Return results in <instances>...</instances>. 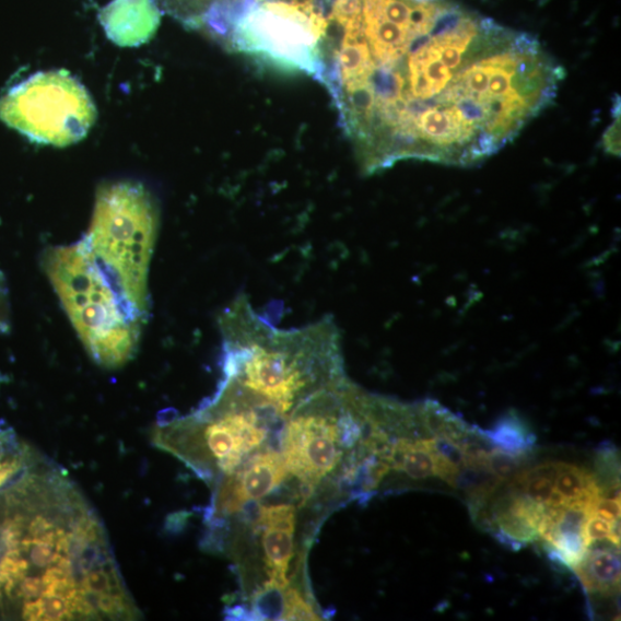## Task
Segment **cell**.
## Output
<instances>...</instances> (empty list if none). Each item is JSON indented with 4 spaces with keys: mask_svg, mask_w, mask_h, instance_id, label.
<instances>
[{
    "mask_svg": "<svg viewBox=\"0 0 621 621\" xmlns=\"http://www.w3.org/2000/svg\"><path fill=\"white\" fill-rule=\"evenodd\" d=\"M254 609L259 619L283 620L284 587L271 582L255 597Z\"/></svg>",
    "mask_w": 621,
    "mask_h": 621,
    "instance_id": "2e32d148",
    "label": "cell"
},
{
    "mask_svg": "<svg viewBox=\"0 0 621 621\" xmlns=\"http://www.w3.org/2000/svg\"><path fill=\"white\" fill-rule=\"evenodd\" d=\"M294 531L265 527L262 536V547L266 554V562L271 570V582L281 587L288 585L286 572L294 554Z\"/></svg>",
    "mask_w": 621,
    "mask_h": 621,
    "instance_id": "9a60e30c",
    "label": "cell"
},
{
    "mask_svg": "<svg viewBox=\"0 0 621 621\" xmlns=\"http://www.w3.org/2000/svg\"><path fill=\"white\" fill-rule=\"evenodd\" d=\"M96 118L91 95L66 71L37 73L0 98V121L39 144L78 143Z\"/></svg>",
    "mask_w": 621,
    "mask_h": 621,
    "instance_id": "52a82bcc",
    "label": "cell"
},
{
    "mask_svg": "<svg viewBox=\"0 0 621 621\" xmlns=\"http://www.w3.org/2000/svg\"><path fill=\"white\" fill-rule=\"evenodd\" d=\"M219 328L225 380L278 413L290 411L314 387L340 380L341 332L329 317L279 328L241 294L220 315Z\"/></svg>",
    "mask_w": 621,
    "mask_h": 621,
    "instance_id": "3957f363",
    "label": "cell"
},
{
    "mask_svg": "<svg viewBox=\"0 0 621 621\" xmlns=\"http://www.w3.org/2000/svg\"><path fill=\"white\" fill-rule=\"evenodd\" d=\"M11 328V305L9 288L5 276L0 272V332H8Z\"/></svg>",
    "mask_w": 621,
    "mask_h": 621,
    "instance_id": "603a6c76",
    "label": "cell"
},
{
    "mask_svg": "<svg viewBox=\"0 0 621 621\" xmlns=\"http://www.w3.org/2000/svg\"><path fill=\"white\" fill-rule=\"evenodd\" d=\"M610 534V523L597 517L595 515H589L585 526H584V540L588 546L597 540H607Z\"/></svg>",
    "mask_w": 621,
    "mask_h": 621,
    "instance_id": "7402d4cb",
    "label": "cell"
},
{
    "mask_svg": "<svg viewBox=\"0 0 621 621\" xmlns=\"http://www.w3.org/2000/svg\"><path fill=\"white\" fill-rule=\"evenodd\" d=\"M286 472L281 455L268 453L257 456L236 479L225 483L219 493L218 509L223 513H235L244 503L268 496L281 484Z\"/></svg>",
    "mask_w": 621,
    "mask_h": 621,
    "instance_id": "9c48e42d",
    "label": "cell"
},
{
    "mask_svg": "<svg viewBox=\"0 0 621 621\" xmlns=\"http://www.w3.org/2000/svg\"><path fill=\"white\" fill-rule=\"evenodd\" d=\"M110 40L121 47L148 42L161 25V11L153 0H114L99 14Z\"/></svg>",
    "mask_w": 621,
    "mask_h": 621,
    "instance_id": "30bf717a",
    "label": "cell"
},
{
    "mask_svg": "<svg viewBox=\"0 0 621 621\" xmlns=\"http://www.w3.org/2000/svg\"><path fill=\"white\" fill-rule=\"evenodd\" d=\"M319 616L304 600L301 594L291 588L284 593L283 620H319Z\"/></svg>",
    "mask_w": 621,
    "mask_h": 621,
    "instance_id": "d6986e66",
    "label": "cell"
},
{
    "mask_svg": "<svg viewBox=\"0 0 621 621\" xmlns=\"http://www.w3.org/2000/svg\"><path fill=\"white\" fill-rule=\"evenodd\" d=\"M478 431L494 449L514 456H528L537 443L535 433L516 415L500 419L491 430Z\"/></svg>",
    "mask_w": 621,
    "mask_h": 621,
    "instance_id": "4fadbf2b",
    "label": "cell"
},
{
    "mask_svg": "<svg viewBox=\"0 0 621 621\" xmlns=\"http://www.w3.org/2000/svg\"><path fill=\"white\" fill-rule=\"evenodd\" d=\"M226 31L239 52L318 80L324 73L328 19L314 2L242 0Z\"/></svg>",
    "mask_w": 621,
    "mask_h": 621,
    "instance_id": "8992f818",
    "label": "cell"
},
{
    "mask_svg": "<svg viewBox=\"0 0 621 621\" xmlns=\"http://www.w3.org/2000/svg\"><path fill=\"white\" fill-rule=\"evenodd\" d=\"M554 491V482L548 478L538 477L527 480L522 487V493L531 502L546 505Z\"/></svg>",
    "mask_w": 621,
    "mask_h": 621,
    "instance_id": "ffe728a7",
    "label": "cell"
},
{
    "mask_svg": "<svg viewBox=\"0 0 621 621\" xmlns=\"http://www.w3.org/2000/svg\"><path fill=\"white\" fill-rule=\"evenodd\" d=\"M43 460L12 431H0V493L26 476Z\"/></svg>",
    "mask_w": 621,
    "mask_h": 621,
    "instance_id": "7c38bea8",
    "label": "cell"
},
{
    "mask_svg": "<svg viewBox=\"0 0 621 621\" xmlns=\"http://www.w3.org/2000/svg\"><path fill=\"white\" fill-rule=\"evenodd\" d=\"M564 79L535 35L448 0L401 57L371 63L341 97V124L367 173L405 160L472 165L513 143Z\"/></svg>",
    "mask_w": 621,
    "mask_h": 621,
    "instance_id": "6da1fadb",
    "label": "cell"
},
{
    "mask_svg": "<svg viewBox=\"0 0 621 621\" xmlns=\"http://www.w3.org/2000/svg\"><path fill=\"white\" fill-rule=\"evenodd\" d=\"M604 540L591 542L573 571L589 594L616 595L620 589V548Z\"/></svg>",
    "mask_w": 621,
    "mask_h": 621,
    "instance_id": "8fae6325",
    "label": "cell"
},
{
    "mask_svg": "<svg viewBox=\"0 0 621 621\" xmlns=\"http://www.w3.org/2000/svg\"><path fill=\"white\" fill-rule=\"evenodd\" d=\"M160 231V209L134 181L103 185L91 229L82 239L129 309L143 323L150 314L149 273Z\"/></svg>",
    "mask_w": 621,
    "mask_h": 621,
    "instance_id": "5b68a950",
    "label": "cell"
},
{
    "mask_svg": "<svg viewBox=\"0 0 621 621\" xmlns=\"http://www.w3.org/2000/svg\"><path fill=\"white\" fill-rule=\"evenodd\" d=\"M106 528L52 461L0 493V619L138 620Z\"/></svg>",
    "mask_w": 621,
    "mask_h": 621,
    "instance_id": "7a4b0ae2",
    "label": "cell"
},
{
    "mask_svg": "<svg viewBox=\"0 0 621 621\" xmlns=\"http://www.w3.org/2000/svg\"><path fill=\"white\" fill-rule=\"evenodd\" d=\"M527 460L528 456H514L493 449L487 455L485 468L501 481L508 483L525 469Z\"/></svg>",
    "mask_w": 621,
    "mask_h": 621,
    "instance_id": "e0dca14e",
    "label": "cell"
},
{
    "mask_svg": "<svg viewBox=\"0 0 621 621\" xmlns=\"http://www.w3.org/2000/svg\"><path fill=\"white\" fill-rule=\"evenodd\" d=\"M589 515H595L609 523L620 519V500L601 497L596 500L588 507Z\"/></svg>",
    "mask_w": 621,
    "mask_h": 621,
    "instance_id": "44dd1931",
    "label": "cell"
},
{
    "mask_svg": "<svg viewBox=\"0 0 621 621\" xmlns=\"http://www.w3.org/2000/svg\"><path fill=\"white\" fill-rule=\"evenodd\" d=\"M257 524L263 527L295 530L296 508L293 505L261 506Z\"/></svg>",
    "mask_w": 621,
    "mask_h": 621,
    "instance_id": "ac0fdd59",
    "label": "cell"
},
{
    "mask_svg": "<svg viewBox=\"0 0 621 621\" xmlns=\"http://www.w3.org/2000/svg\"><path fill=\"white\" fill-rule=\"evenodd\" d=\"M42 269L96 364L117 370L134 359L145 323L131 313L83 241L48 248Z\"/></svg>",
    "mask_w": 621,
    "mask_h": 621,
    "instance_id": "277c9868",
    "label": "cell"
},
{
    "mask_svg": "<svg viewBox=\"0 0 621 621\" xmlns=\"http://www.w3.org/2000/svg\"><path fill=\"white\" fill-rule=\"evenodd\" d=\"M298 2H315V0H298Z\"/></svg>",
    "mask_w": 621,
    "mask_h": 621,
    "instance_id": "d4e9b609",
    "label": "cell"
},
{
    "mask_svg": "<svg viewBox=\"0 0 621 621\" xmlns=\"http://www.w3.org/2000/svg\"><path fill=\"white\" fill-rule=\"evenodd\" d=\"M335 395L323 392L317 401L288 423L283 442V460L288 471L308 485L317 484L336 469L341 453V419Z\"/></svg>",
    "mask_w": 621,
    "mask_h": 621,
    "instance_id": "ba28073f",
    "label": "cell"
},
{
    "mask_svg": "<svg viewBox=\"0 0 621 621\" xmlns=\"http://www.w3.org/2000/svg\"><path fill=\"white\" fill-rule=\"evenodd\" d=\"M605 145H607V151L614 154H619L620 151V116L617 120L608 128L607 134L605 136Z\"/></svg>",
    "mask_w": 621,
    "mask_h": 621,
    "instance_id": "cb8c5ba5",
    "label": "cell"
},
{
    "mask_svg": "<svg viewBox=\"0 0 621 621\" xmlns=\"http://www.w3.org/2000/svg\"><path fill=\"white\" fill-rule=\"evenodd\" d=\"M389 461L394 470L420 480L435 477V462L429 438H401L394 443Z\"/></svg>",
    "mask_w": 621,
    "mask_h": 621,
    "instance_id": "5bb4252c",
    "label": "cell"
}]
</instances>
